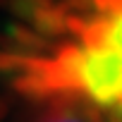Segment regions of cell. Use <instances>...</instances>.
I'll return each instance as SVG.
<instances>
[{
    "label": "cell",
    "mask_w": 122,
    "mask_h": 122,
    "mask_svg": "<svg viewBox=\"0 0 122 122\" xmlns=\"http://www.w3.org/2000/svg\"><path fill=\"white\" fill-rule=\"evenodd\" d=\"M55 3V0H7V10L19 19V22H26V26L46 10Z\"/></svg>",
    "instance_id": "6da1fadb"
},
{
    "label": "cell",
    "mask_w": 122,
    "mask_h": 122,
    "mask_svg": "<svg viewBox=\"0 0 122 122\" xmlns=\"http://www.w3.org/2000/svg\"><path fill=\"white\" fill-rule=\"evenodd\" d=\"M50 122H79V120H74V117H57V120H50Z\"/></svg>",
    "instance_id": "7a4b0ae2"
}]
</instances>
